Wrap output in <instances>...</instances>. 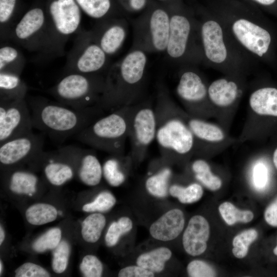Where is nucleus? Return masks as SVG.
<instances>
[{"instance_id": "obj_1", "label": "nucleus", "mask_w": 277, "mask_h": 277, "mask_svg": "<svg viewBox=\"0 0 277 277\" xmlns=\"http://www.w3.org/2000/svg\"><path fill=\"white\" fill-rule=\"evenodd\" d=\"M26 100L33 128L60 143L81 132L106 112L97 105L75 109L39 96L26 97Z\"/></svg>"}, {"instance_id": "obj_2", "label": "nucleus", "mask_w": 277, "mask_h": 277, "mask_svg": "<svg viewBox=\"0 0 277 277\" xmlns=\"http://www.w3.org/2000/svg\"><path fill=\"white\" fill-rule=\"evenodd\" d=\"M156 120L155 140L162 157L167 161L188 156L193 152V135L182 110L167 97L159 99L154 108Z\"/></svg>"}, {"instance_id": "obj_3", "label": "nucleus", "mask_w": 277, "mask_h": 277, "mask_svg": "<svg viewBox=\"0 0 277 277\" xmlns=\"http://www.w3.org/2000/svg\"><path fill=\"white\" fill-rule=\"evenodd\" d=\"M132 108L123 107L104 115L75 135V138L111 155H124Z\"/></svg>"}, {"instance_id": "obj_4", "label": "nucleus", "mask_w": 277, "mask_h": 277, "mask_svg": "<svg viewBox=\"0 0 277 277\" xmlns=\"http://www.w3.org/2000/svg\"><path fill=\"white\" fill-rule=\"evenodd\" d=\"M46 17L47 43L44 57L62 56L69 37L81 30L80 7L75 0H52Z\"/></svg>"}, {"instance_id": "obj_5", "label": "nucleus", "mask_w": 277, "mask_h": 277, "mask_svg": "<svg viewBox=\"0 0 277 277\" xmlns=\"http://www.w3.org/2000/svg\"><path fill=\"white\" fill-rule=\"evenodd\" d=\"M104 87L105 81L94 74L70 73L47 91L57 102L81 109L98 106Z\"/></svg>"}, {"instance_id": "obj_6", "label": "nucleus", "mask_w": 277, "mask_h": 277, "mask_svg": "<svg viewBox=\"0 0 277 277\" xmlns=\"http://www.w3.org/2000/svg\"><path fill=\"white\" fill-rule=\"evenodd\" d=\"M69 52L63 75L70 73L94 74L105 66L106 54L91 35L82 29L76 34Z\"/></svg>"}, {"instance_id": "obj_7", "label": "nucleus", "mask_w": 277, "mask_h": 277, "mask_svg": "<svg viewBox=\"0 0 277 277\" xmlns=\"http://www.w3.org/2000/svg\"><path fill=\"white\" fill-rule=\"evenodd\" d=\"M156 132L154 108L149 104L133 106L128 131L130 155L133 161L138 162L144 159L149 146L155 139Z\"/></svg>"}, {"instance_id": "obj_8", "label": "nucleus", "mask_w": 277, "mask_h": 277, "mask_svg": "<svg viewBox=\"0 0 277 277\" xmlns=\"http://www.w3.org/2000/svg\"><path fill=\"white\" fill-rule=\"evenodd\" d=\"M46 14L39 7L27 11L13 27L9 39H12L31 52L44 57L47 43Z\"/></svg>"}, {"instance_id": "obj_9", "label": "nucleus", "mask_w": 277, "mask_h": 277, "mask_svg": "<svg viewBox=\"0 0 277 277\" xmlns=\"http://www.w3.org/2000/svg\"><path fill=\"white\" fill-rule=\"evenodd\" d=\"M30 111L26 99L0 101V144L33 133Z\"/></svg>"}, {"instance_id": "obj_10", "label": "nucleus", "mask_w": 277, "mask_h": 277, "mask_svg": "<svg viewBox=\"0 0 277 277\" xmlns=\"http://www.w3.org/2000/svg\"><path fill=\"white\" fill-rule=\"evenodd\" d=\"M43 135L33 133L11 139L0 144V163L10 167L29 160H35L43 151Z\"/></svg>"}, {"instance_id": "obj_11", "label": "nucleus", "mask_w": 277, "mask_h": 277, "mask_svg": "<svg viewBox=\"0 0 277 277\" xmlns=\"http://www.w3.org/2000/svg\"><path fill=\"white\" fill-rule=\"evenodd\" d=\"M58 150L73 166L77 167V175L82 182L89 186L99 184L103 176V168L93 150L73 145L64 146Z\"/></svg>"}, {"instance_id": "obj_12", "label": "nucleus", "mask_w": 277, "mask_h": 277, "mask_svg": "<svg viewBox=\"0 0 277 277\" xmlns=\"http://www.w3.org/2000/svg\"><path fill=\"white\" fill-rule=\"evenodd\" d=\"M176 92L186 104L188 113L200 118L204 115L205 111L202 105L208 90L197 74L191 71L184 73L177 86Z\"/></svg>"}, {"instance_id": "obj_13", "label": "nucleus", "mask_w": 277, "mask_h": 277, "mask_svg": "<svg viewBox=\"0 0 277 277\" xmlns=\"http://www.w3.org/2000/svg\"><path fill=\"white\" fill-rule=\"evenodd\" d=\"M232 30L241 44L252 52L262 56L268 51L271 36L260 26L247 19H240L233 24Z\"/></svg>"}, {"instance_id": "obj_14", "label": "nucleus", "mask_w": 277, "mask_h": 277, "mask_svg": "<svg viewBox=\"0 0 277 277\" xmlns=\"http://www.w3.org/2000/svg\"><path fill=\"white\" fill-rule=\"evenodd\" d=\"M38 159L44 163L45 176L52 185L62 186L73 178L74 170L72 164L58 150L48 152L43 151Z\"/></svg>"}, {"instance_id": "obj_15", "label": "nucleus", "mask_w": 277, "mask_h": 277, "mask_svg": "<svg viewBox=\"0 0 277 277\" xmlns=\"http://www.w3.org/2000/svg\"><path fill=\"white\" fill-rule=\"evenodd\" d=\"M209 234V225L206 219L199 215L192 216L183 235V245L186 252L192 256L204 253Z\"/></svg>"}, {"instance_id": "obj_16", "label": "nucleus", "mask_w": 277, "mask_h": 277, "mask_svg": "<svg viewBox=\"0 0 277 277\" xmlns=\"http://www.w3.org/2000/svg\"><path fill=\"white\" fill-rule=\"evenodd\" d=\"M185 224L184 213L179 209L169 210L151 224V235L161 241L174 240L182 232Z\"/></svg>"}, {"instance_id": "obj_17", "label": "nucleus", "mask_w": 277, "mask_h": 277, "mask_svg": "<svg viewBox=\"0 0 277 277\" xmlns=\"http://www.w3.org/2000/svg\"><path fill=\"white\" fill-rule=\"evenodd\" d=\"M202 36L207 57L215 63L223 62L227 53L220 25L214 21L205 22L202 28Z\"/></svg>"}, {"instance_id": "obj_18", "label": "nucleus", "mask_w": 277, "mask_h": 277, "mask_svg": "<svg viewBox=\"0 0 277 277\" xmlns=\"http://www.w3.org/2000/svg\"><path fill=\"white\" fill-rule=\"evenodd\" d=\"M190 30V23L185 17L174 15L171 17L167 47L168 53L171 57L177 58L184 54Z\"/></svg>"}, {"instance_id": "obj_19", "label": "nucleus", "mask_w": 277, "mask_h": 277, "mask_svg": "<svg viewBox=\"0 0 277 277\" xmlns=\"http://www.w3.org/2000/svg\"><path fill=\"white\" fill-rule=\"evenodd\" d=\"M182 113L193 135L195 144L197 142L217 143L224 140L225 133L218 126L185 113L182 110Z\"/></svg>"}, {"instance_id": "obj_20", "label": "nucleus", "mask_w": 277, "mask_h": 277, "mask_svg": "<svg viewBox=\"0 0 277 277\" xmlns=\"http://www.w3.org/2000/svg\"><path fill=\"white\" fill-rule=\"evenodd\" d=\"M249 103L258 115L277 116V89L266 87L256 90L251 94Z\"/></svg>"}, {"instance_id": "obj_21", "label": "nucleus", "mask_w": 277, "mask_h": 277, "mask_svg": "<svg viewBox=\"0 0 277 277\" xmlns=\"http://www.w3.org/2000/svg\"><path fill=\"white\" fill-rule=\"evenodd\" d=\"M210 100L216 106L225 108L231 105L236 100L238 87L236 83L224 78L213 81L208 89Z\"/></svg>"}, {"instance_id": "obj_22", "label": "nucleus", "mask_w": 277, "mask_h": 277, "mask_svg": "<svg viewBox=\"0 0 277 277\" xmlns=\"http://www.w3.org/2000/svg\"><path fill=\"white\" fill-rule=\"evenodd\" d=\"M28 86L21 75L0 72V101H12L26 99Z\"/></svg>"}, {"instance_id": "obj_23", "label": "nucleus", "mask_w": 277, "mask_h": 277, "mask_svg": "<svg viewBox=\"0 0 277 277\" xmlns=\"http://www.w3.org/2000/svg\"><path fill=\"white\" fill-rule=\"evenodd\" d=\"M150 27L154 47L159 50H164L167 47L170 33V21L166 12L161 9L154 11Z\"/></svg>"}, {"instance_id": "obj_24", "label": "nucleus", "mask_w": 277, "mask_h": 277, "mask_svg": "<svg viewBox=\"0 0 277 277\" xmlns=\"http://www.w3.org/2000/svg\"><path fill=\"white\" fill-rule=\"evenodd\" d=\"M38 182V177L33 173L16 170L9 175L8 186L13 193L32 196L37 191Z\"/></svg>"}, {"instance_id": "obj_25", "label": "nucleus", "mask_w": 277, "mask_h": 277, "mask_svg": "<svg viewBox=\"0 0 277 277\" xmlns=\"http://www.w3.org/2000/svg\"><path fill=\"white\" fill-rule=\"evenodd\" d=\"M26 60L22 52L12 46L3 45L0 48V72H7L21 75Z\"/></svg>"}, {"instance_id": "obj_26", "label": "nucleus", "mask_w": 277, "mask_h": 277, "mask_svg": "<svg viewBox=\"0 0 277 277\" xmlns=\"http://www.w3.org/2000/svg\"><path fill=\"white\" fill-rule=\"evenodd\" d=\"M171 250L166 247H159L139 255L136 260L137 265L153 272L162 271L165 263L171 257Z\"/></svg>"}, {"instance_id": "obj_27", "label": "nucleus", "mask_w": 277, "mask_h": 277, "mask_svg": "<svg viewBox=\"0 0 277 277\" xmlns=\"http://www.w3.org/2000/svg\"><path fill=\"white\" fill-rule=\"evenodd\" d=\"M148 175L145 181V187L148 192L156 197L166 196L172 176L171 169L167 166H163L154 173L149 172Z\"/></svg>"}, {"instance_id": "obj_28", "label": "nucleus", "mask_w": 277, "mask_h": 277, "mask_svg": "<svg viewBox=\"0 0 277 277\" xmlns=\"http://www.w3.org/2000/svg\"><path fill=\"white\" fill-rule=\"evenodd\" d=\"M125 37L124 29L117 25H113L103 30L97 43L106 54H112L121 46Z\"/></svg>"}, {"instance_id": "obj_29", "label": "nucleus", "mask_w": 277, "mask_h": 277, "mask_svg": "<svg viewBox=\"0 0 277 277\" xmlns=\"http://www.w3.org/2000/svg\"><path fill=\"white\" fill-rule=\"evenodd\" d=\"M25 215L30 224L41 225L55 220L57 216V211L50 204L37 203L30 206L26 210Z\"/></svg>"}, {"instance_id": "obj_30", "label": "nucleus", "mask_w": 277, "mask_h": 277, "mask_svg": "<svg viewBox=\"0 0 277 277\" xmlns=\"http://www.w3.org/2000/svg\"><path fill=\"white\" fill-rule=\"evenodd\" d=\"M124 155H112L107 159L103 166V175L111 186L117 187L126 180V174L122 169Z\"/></svg>"}, {"instance_id": "obj_31", "label": "nucleus", "mask_w": 277, "mask_h": 277, "mask_svg": "<svg viewBox=\"0 0 277 277\" xmlns=\"http://www.w3.org/2000/svg\"><path fill=\"white\" fill-rule=\"evenodd\" d=\"M191 169L195 178L208 189L215 191L221 187L222 180L212 173L210 166L205 160H195L191 165Z\"/></svg>"}, {"instance_id": "obj_32", "label": "nucleus", "mask_w": 277, "mask_h": 277, "mask_svg": "<svg viewBox=\"0 0 277 277\" xmlns=\"http://www.w3.org/2000/svg\"><path fill=\"white\" fill-rule=\"evenodd\" d=\"M105 216L100 213L89 215L83 222L81 233L87 242L93 243L100 239L106 225Z\"/></svg>"}, {"instance_id": "obj_33", "label": "nucleus", "mask_w": 277, "mask_h": 277, "mask_svg": "<svg viewBox=\"0 0 277 277\" xmlns=\"http://www.w3.org/2000/svg\"><path fill=\"white\" fill-rule=\"evenodd\" d=\"M16 0H0V38L9 39L10 32L15 25L13 17Z\"/></svg>"}, {"instance_id": "obj_34", "label": "nucleus", "mask_w": 277, "mask_h": 277, "mask_svg": "<svg viewBox=\"0 0 277 277\" xmlns=\"http://www.w3.org/2000/svg\"><path fill=\"white\" fill-rule=\"evenodd\" d=\"M170 194L183 204H190L198 201L202 197L203 190L197 183H192L187 187L173 184L169 188Z\"/></svg>"}, {"instance_id": "obj_35", "label": "nucleus", "mask_w": 277, "mask_h": 277, "mask_svg": "<svg viewBox=\"0 0 277 277\" xmlns=\"http://www.w3.org/2000/svg\"><path fill=\"white\" fill-rule=\"evenodd\" d=\"M219 210L223 219L228 225H232L238 222L248 223L252 220L254 216L251 211L239 210L228 202L221 204Z\"/></svg>"}, {"instance_id": "obj_36", "label": "nucleus", "mask_w": 277, "mask_h": 277, "mask_svg": "<svg viewBox=\"0 0 277 277\" xmlns=\"http://www.w3.org/2000/svg\"><path fill=\"white\" fill-rule=\"evenodd\" d=\"M133 223L128 217L120 218L117 222H113L109 226L105 235V242L108 247L115 246L121 236L129 232L132 228Z\"/></svg>"}, {"instance_id": "obj_37", "label": "nucleus", "mask_w": 277, "mask_h": 277, "mask_svg": "<svg viewBox=\"0 0 277 277\" xmlns=\"http://www.w3.org/2000/svg\"><path fill=\"white\" fill-rule=\"evenodd\" d=\"M258 232L254 229L244 230L236 235L233 239L232 252L234 256L239 259L245 257L249 246L258 237Z\"/></svg>"}, {"instance_id": "obj_38", "label": "nucleus", "mask_w": 277, "mask_h": 277, "mask_svg": "<svg viewBox=\"0 0 277 277\" xmlns=\"http://www.w3.org/2000/svg\"><path fill=\"white\" fill-rule=\"evenodd\" d=\"M61 238L62 232L60 228H51L34 241L32 244V248L37 252L53 250L61 242Z\"/></svg>"}, {"instance_id": "obj_39", "label": "nucleus", "mask_w": 277, "mask_h": 277, "mask_svg": "<svg viewBox=\"0 0 277 277\" xmlns=\"http://www.w3.org/2000/svg\"><path fill=\"white\" fill-rule=\"evenodd\" d=\"M80 8L88 16L94 18H101L109 12L110 0H75Z\"/></svg>"}, {"instance_id": "obj_40", "label": "nucleus", "mask_w": 277, "mask_h": 277, "mask_svg": "<svg viewBox=\"0 0 277 277\" xmlns=\"http://www.w3.org/2000/svg\"><path fill=\"white\" fill-rule=\"evenodd\" d=\"M71 248L69 244L65 240L53 249L52 260V268L56 273H62L66 269L70 254Z\"/></svg>"}, {"instance_id": "obj_41", "label": "nucleus", "mask_w": 277, "mask_h": 277, "mask_svg": "<svg viewBox=\"0 0 277 277\" xmlns=\"http://www.w3.org/2000/svg\"><path fill=\"white\" fill-rule=\"evenodd\" d=\"M115 203L114 195L109 191H104L98 193L93 201L85 204L83 210L87 212H104L111 209Z\"/></svg>"}, {"instance_id": "obj_42", "label": "nucleus", "mask_w": 277, "mask_h": 277, "mask_svg": "<svg viewBox=\"0 0 277 277\" xmlns=\"http://www.w3.org/2000/svg\"><path fill=\"white\" fill-rule=\"evenodd\" d=\"M269 177L267 165L262 161H256L251 171V182L253 188L259 191L265 190L268 184Z\"/></svg>"}, {"instance_id": "obj_43", "label": "nucleus", "mask_w": 277, "mask_h": 277, "mask_svg": "<svg viewBox=\"0 0 277 277\" xmlns=\"http://www.w3.org/2000/svg\"><path fill=\"white\" fill-rule=\"evenodd\" d=\"M80 270L85 277H100L103 267L100 260L93 255L85 256L80 266Z\"/></svg>"}, {"instance_id": "obj_44", "label": "nucleus", "mask_w": 277, "mask_h": 277, "mask_svg": "<svg viewBox=\"0 0 277 277\" xmlns=\"http://www.w3.org/2000/svg\"><path fill=\"white\" fill-rule=\"evenodd\" d=\"M187 273L191 277H212L216 276L213 268L206 262L201 260H193L187 267Z\"/></svg>"}, {"instance_id": "obj_45", "label": "nucleus", "mask_w": 277, "mask_h": 277, "mask_svg": "<svg viewBox=\"0 0 277 277\" xmlns=\"http://www.w3.org/2000/svg\"><path fill=\"white\" fill-rule=\"evenodd\" d=\"M15 277H49L50 274L43 267L36 264L27 262L15 270Z\"/></svg>"}, {"instance_id": "obj_46", "label": "nucleus", "mask_w": 277, "mask_h": 277, "mask_svg": "<svg viewBox=\"0 0 277 277\" xmlns=\"http://www.w3.org/2000/svg\"><path fill=\"white\" fill-rule=\"evenodd\" d=\"M119 277H153L154 273L140 266H129L122 268L118 273Z\"/></svg>"}, {"instance_id": "obj_47", "label": "nucleus", "mask_w": 277, "mask_h": 277, "mask_svg": "<svg viewBox=\"0 0 277 277\" xmlns=\"http://www.w3.org/2000/svg\"><path fill=\"white\" fill-rule=\"evenodd\" d=\"M264 218L269 225L277 227V197L266 208Z\"/></svg>"}, {"instance_id": "obj_48", "label": "nucleus", "mask_w": 277, "mask_h": 277, "mask_svg": "<svg viewBox=\"0 0 277 277\" xmlns=\"http://www.w3.org/2000/svg\"><path fill=\"white\" fill-rule=\"evenodd\" d=\"M146 0H130L131 7L135 10L142 9L144 6Z\"/></svg>"}, {"instance_id": "obj_49", "label": "nucleus", "mask_w": 277, "mask_h": 277, "mask_svg": "<svg viewBox=\"0 0 277 277\" xmlns=\"http://www.w3.org/2000/svg\"><path fill=\"white\" fill-rule=\"evenodd\" d=\"M257 3L265 6H269L273 4L276 0H254Z\"/></svg>"}, {"instance_id": "obj_50", "label": "nucleus", "mask_w": 277, "mask_h": 277, "mask_svg": "<svg viewBox=\"0 0 277 277\" xmlns=\"http://www.w3.org/2000/svg\"><path fill=\"white\" fill-rule=\"evenodd\" d=\"M5 238V233L2 225L0 226V245H1Z\"/></svg>"}, {"instance_id": "obj_51", "label": "nucleus", "mask_w": 277, "mask_h": 277, "mask_svg": "<svg viewBox=\"0 0 277 277\" xmlns=\"http://www.w3.org/2000/svg\"><path fill=\"white\" fill-rule=\"evenodd\" d=\"M273 162L277 169V148L274 150L273 154Z\"/></svg>"}, {"instance_id": "obj_52", "label": "nucleus", "mask_w": 277, "mask_h": 277, "mask_svg": "<svg viewBox=\"0 0 277 277\" xmlns=\"http://www.w3.org/2000/svg\"><path fill=\"white\" fill-rule=\"evenodd\" d=\"M2 270H3V264H2V261L1 260L0 261V274H2Z\"/></svg>"}, {"instance_id": "obj_53", "label": "nucleus", "mask_w": 277, "mask_h": 277, "mask_svg": "<svg viewBox=\"0 0 277 277\" xmlns=\"http://www.w3.org/2000/svg\"><path fill=\"white\" fill-rule=\"evenodd\" d=\"M273 253L275 255H277V245L273 249Z\"/></svg>"}]
</instances>
